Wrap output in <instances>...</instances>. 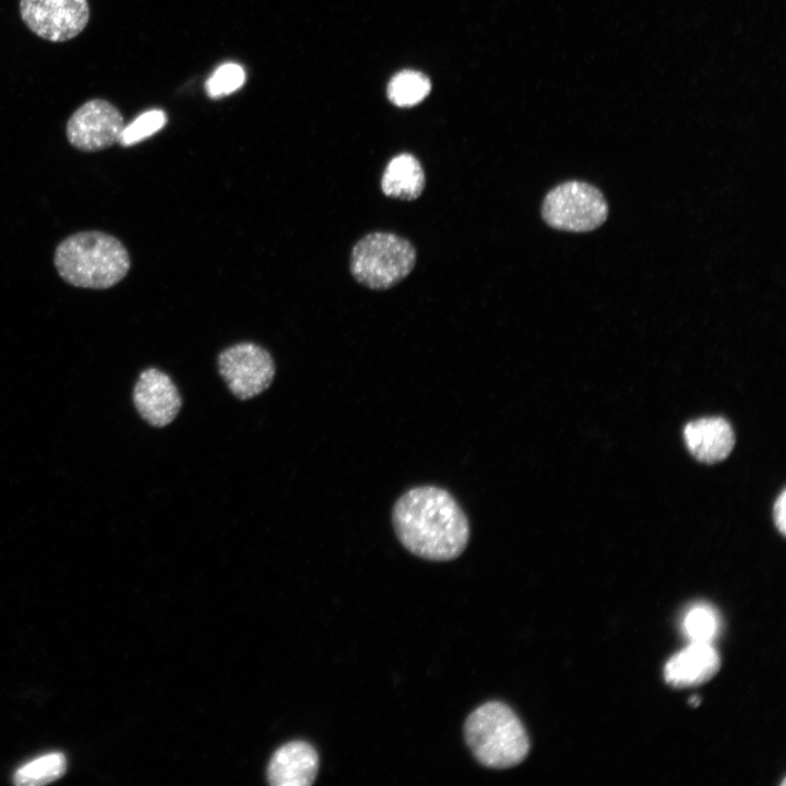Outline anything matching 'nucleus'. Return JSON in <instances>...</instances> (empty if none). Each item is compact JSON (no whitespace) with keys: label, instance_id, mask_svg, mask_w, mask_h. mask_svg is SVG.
<instances>
[{"label":"nucleus","instance_id":"nucleus-12","mask_svg":"<svg viewBox=\"0 0 786 786\" xmlns=\"http://www.w3.org/2000/svg\"><path fill=\"white\" fill-rule=\"evenodd\" d=\"M719 668V656L712 644L690 643L665 666V679L674 687H692L711 679Z\"/></svg>","mask_w":786,"mask_h":786},{"label":"nucleus","instance_id":"nucleus-2","mask_svg":"<svg viewBox=\"0 0 786 786\" xmlns=\"http://www.w3.org/2000/svg\"><path fill=\"white\" fill-rule=\"evenodd\" d=\"M58 274L82 288L106 289L118 284L131 265L126 247L116 237L96 230L66 238L53 257Z\"/></svg>","mask_w":786,"mask_h":786},{"label":"nucleus","instance_id":"nucleus-1","mask_svg":"<svg viewBox=\"0 0 786 786\" xmlns=\"http://www.w3.org/2000/svg\"><path fill=\"white\" fill-rule=\"evenodd\" d=\"M392 522L401 544L427 560H452L469 539V523L461 505L436 486L414 487L403 493L393 507Z\"/></svg>","mask_w":786,"mask_h":786},{"label":"nucleus","instance_id":"nucleus-14","mask_svg":"<svg viewBox=\"0 0 786 786\" xmlns=\"http://www.w3.org/2000/svg\"><path fill=\"white\" fill-rule=\"evenodd\" d=\"M67 770V759L61 752L38 757L20 766L13 774V782L20 786H38L60 778Z\"/></svg>","mask_w":786,"mask_h":786},{"label":"nucleus","instance_id":"nucleus-15","mask_svg":"<svg viewBox=\"0 0 786 786\" xmlns=\"http://www.w3.org/2000/svg\"><path fill=\"white\" fill-rule=\"evenodd\" d=\"M429 79L418 71L404 70L396 73L388 85L390 100L400 107L420 103L430 92Z\"/></svg>","mask_w":786,"mask_h":786},{"label":"nucleus","instance_id":"nucleus-10","mask_svg":"<svg viewBox=\"0 0 786 786\" xmlns=\"http://www.w3.org/2000/svg\"><path fill=\"white\" fill-rule=\"evenodd\" d=\"M683 439L690 453L707 464L726 458L735 445L730 424L720 417H705L688 422Z\"/></svg>","mask_w":786,"mask_h":786},{"label":"nucleus","instance_id":"nucleus-7","mask_svg":"<svg viewBox=\"0 0 786 786\" xmlns=\"http://www.w3.org/2000/svg\"><path fill=\"white\" fill-rule=\"evenodd\" d=\"M20 14L38 37L62 43L84 31L90 7L87 0H20Z\"/></svg>","mask_w":786,"mask_h":786},{"label":"nucleus","instance_id":"nucleus-4","mask_svg":"<svg viewBox=\"0 0 786 786\" xmlns=\"http://www.w3.org/2000/svg\"><path fill=\"white\" fill-rule=\"evenodd\" d=\"M416 250L405 238L392 233L374 231L353 247L350 273L370 289H388L404 279L414 269Z\"/></svg>","mask_w":786,"mask_h":786},{"label":"nucleus","instance_id":"nucleus-19","mask_svg":"<svg viewBox=\"0 0 786 786\" xmlns=\"http://www.w3.org/2000/svg\"><path fill=\"white\" fill-rule=\"evenodd\" d=\"M774 523L781 534L785 535L786 532V491L782 490L777 497L773 508Z\"/></svg>","mask_w":786,"mask_h":786},{"label":"nucleus","instance_id":"nucleus-3","mask_svg":"<svg viewBox=\"0 0 786 786\" xmlns=\"http://www.w3.org/2000/svg\"><path fill=\"white\" fill-rule=\"evenodd\" d=\"M464 736L475 759L490 769H509L529 752L527 733L510 706L490 701L473 711L465 720Z\"/></svg>","mask_w":786,"mask_h":786},{"label":"nucleus","instance_id":"nucleus-8","mask_svg":"<svg viewBox=\"0 0 786 786\" xmlns=\"http://www.w3.org/2000/svg\"><path fill=\"white\" fill-rule=\"evenodd\" d=\"M123 127L122 115L111 103L94 98L72 114L66 133L75 148L96 152L118 143Z\"/></svg>","mask_w":786,"mask_h":786},{"label":"nucleus","instance_id":"nucleus-5","mask_svg":"<svg viewBox=\"0 0 786 786\" xmlns=\"http://www.w3.org/2000/svg\"><path fill=\"white\" fill-rule=\"evenodd\" d=\"M609 206L603 192L580 180H569L553 187L544 198L541 216L551 228L587 233L602 226Z\"/></svg>","mask_w":786,"mask_h":786},{"label":"nucleus","instance_id":"nucleus-13","mask_svg":"<svg viewBox=\"0 0 786 786\" xmlns=\"http://www.w3.org/2000/svg\"><path fill=\"white\" fill-rule=\"evenodd\" d=\"M425 184V171L419 160L408 153L394 156L381 179V189L386 196L406 201L419 198Z\"/></svg>","mask_w":786,"mask_h":786},{"label":"nucleus","instance_id":"nucleus-17","mask_svg":"<svg viewBox=\"0 0 786 786\" xmlns=\"http://www.w3.org/2000/svg\"><path fill=\"white\" fill-rule=\"evenodd\" d=\"M166 115L162 110L145 111L123 127L118 143L122 146L134 145L159 131L166 124Z\"/></svg>","mask_w":786,"mask_h":786},{"label":"nucleus","instance_id":"nucleus-11","mask_svg":"<svg viewBox=\"0 0 786 786\" xmlns=\"http://www.w3.org/2000/svg\"><path fill=\"white\" fill-rule=\"evenodd\" d=\"M319 767L317 751L302 741L281 747L267 766V779L274 786H308L315 779Z\"/></svg>","mask_w":786,"mask_h":786},{"label":"nucleus","instance_id":"nucleus-6","mask_svg":"<svg viewBox=\"0 0 786 786\" xmlns=\"http://www.w3.org/2000/svg\"><path fill=\"white\" fill-rule=\"evenodd\" d=\"M217 365L227 388L241 401L267 390L276 371L271 354L251 342H240L222 350Z\"/></svg>","mask_w":786,"mask_h":786},{"label":"nucleus","instance_id":"nucleus-16","mask_svg":"<svg viewBox=\"0 0 786 786\" xmlns=\"http://www.w3.org/2000/svg\"><path fill=\"white\" fill-rule=\"evenodd\" d=\"M681 627L690 643L712 644L719 631V618L712 606L700 603L686 611Z\"/></svg>","mask_w":786,"mask_h":786},{"label":"nucleus","instance_id":"nucleus-18","mask_svg":"<svg viewBox=\"0 0 786 786\" xmlns=\"http://www.w3.org/2000/svg\"><path fill=\"white\" fill-rule=\"evenodd\" d=\"M245 70L237 63H225L218 67L205 84L207 94L219 98L231 94L245 83Z\"/></svg>","mask_w":786,"mask_h":786},{"label":"nucleus","instance_id":"nucleus-9","mask_svg":"<svg viewBox=\"0 0 786 786\" xmlns=\"http://www.w3.org/2000/svg\"><path fill=\"white\" fill-rule=\"evenodd\" d=\"M133 403L151 426L162 428L177 417L182 398L172 379L157 368L143 370L133 389Z\"/></svg>","mask_w":786,"mask_h":786}]
</instances>
